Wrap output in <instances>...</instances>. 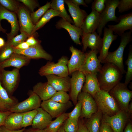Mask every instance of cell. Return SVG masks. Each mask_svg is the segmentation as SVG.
<instances>
[{
	"label": "cell",
	"instance_id": "1",
	"mask_svg": "<svg viewBox=\"0 0 132 132\" xmlns=\"http://www.w3.org/2000/svg\"><path fill=\"white\" fill-rule=\"evenodd\" d=\"M99 73L97 77L100 90L108 92L120 82L122 76L119 68L109 63H105Z\"/></svg>",
	"mask_w": 132,
	"mask_h": 132
},
{
	"label": "cell",
	"instance_id": "2",
	"mask_svg": "<svg viewBox=\"0 0 132 132\" xmlns=\"http://www.w3.org/2000/svg\"><path fill=\"white\" fill-rule=\"evenodd\" d=\"M132 32L130 30L125 32L121 36L119 47L114 51L108 52L104 62V63H109L114 64L119 68L122 74L126 73L123 63L124 51L127 45L132 40Z\"/></svg>",
	"mask_w": 132,
	"mask_h": 132
},
{
	"label": "cell",
	"instance_id": "3",
	"mask_svg": "<svg viewBox=\"0 0 132 132\" xmlns=\"http://www.w3.org/2000/svg\"><path fill=\"white\" fill-rule=\"evenodd\" d=\"M102 114L114 115L121 110L117 102L109 92L100 90L93 96Z\"/></svg>",
	"mask_w": 132,
	"mask_h": 132
},
{
	"label": "cell",
	"instance_id": "4",
	"mask_svg": "<svg viewBox=\"0 0 132 132\" xmlns=\"http://www.w3.org/2000/svg\"><path fill=\"white\" fill-rule=\"evenodd\" d=\"M68 61L66 57L63 56L56 63L48 62L40 68L39 73L41 76L54 75L61 77H67L69 75L67 66Z\"/></svg>",
	"mask_w": 132,
	"mask_h": 132
},
{
	"label": "cell",
	"instance_id": "5",
	"mask_svg": "<svg viewBox=\"0 0 132 132\" xmlns=\"http://www.w3.org/2000/svg\"><path fill=\"white\" fill-rule=\"evenodd\" d=\"M109 93L116 100L121 110L128 113V107L132 98V91L124 83L120 82Z\"/></svg>",
	"mask_w": 132,
	"mask_h": 132
},
{
	"label": "cell",
	"instance_id": "6",
	"mask_svg": "<svg viewBox=\"0 0 132 132\" xmlns=\"http://www.w3.org/2000/svg\"><path fill=\"white\" fill-rule=\"evenodd\" d=\"M119 0H106L105 7L100 13L99 24L97 29L99 35H101L103 29L107 23L109 21H114L118 22V17L115 15V11L117 7Z\"/></svg>",
	"mask_w": 132,
	"mask_h": 132
},
{
	"label": "cell",
	"instance_id": "7",
	"mask_svg": "<svg viewBox=\"0 0 132 132\" xmlns=\"http://www.w3.org/2000/svg\"><path fill=\"white\" fill-rule=\"evenodd\" d=\"M130 117V115L128 113L120 110L112 116L102 114V121L110 125L114 132H123Z\"/></svg>",
	"mask_w": 132,
	"mask_h": 132
},
{
	"label": "cell",
	"instance_id": "8",
	"mask_svg": "<svg viewBox=\"0 0 132 132\" xmlns=\"http://www.w3.org/2000/svg\"><path fill=\"white\" fill-rule=\"evenodd\" d=\"M3 19L7 20L11 27L10 33L7 34V40H11L17 34L20 29L16 14L8 10L0 4V32L5 33L7 30L3 28L1 22Z\"/></svg>",
	"mask_w": 132,
	"mask_h": 132
},
{
	"label": "cell",
	"instance_id": "9",
	"mask_svg": "<svg viewBox=\"0 0 132 132\" xmlns=\"http://www.w3.org/2000/svg\"><path fill=\"white\" fill-rule=\"evenodd\" d=\"M82 103L80 117L88 119L98 110L96 102L93 97L89 94L84 92L80 93L77 97V101Z\"/></svg>",
	"mask_w": 132,
	"mask_h": 132
},
{
	"label": "cell",
	"instance_id": "10",
	"mask_svg": "<svg viewBox=\"0 0 132 132\" xmlns=\"http://www.w3.org/2000/svg\"><path fill=\"white\" fill-rule=\"evenodd\" d=\"M99 52V50H96L86 53L84 62L79 71L84 74L99 72L102 67L97 56Z\"/></svg>",
	"mask_w": 132,
	"mask_h": 132
},
{
	"label": "cell",
	"instance_id": "11",
	"mask_svg": "<svg viewBox=\"0 0 132 132\" xmlns=\"http://www.w3.org/2000/svg\"><path fill=\"white\" fill-rule=\"evenodd\" d=\"M72 106V104L70 101L66 103H62L49 99L43 101L41 102L40 107L53 118H56L65 113Z\"/></svg>",
	"mask_w": 132,
	"mask_h": 132
},
{
	"label": "cell",
	"instance_id": "12",
	"mask_svg": "<svg viewBox=\"0 0 132 132\" xmlns=\"http://www.w3.org/2000/svg\"><path fill=\"white\" fill-rule=\"evenodd\" d=\"M41 100L39 97L33 92L28 98L17 103L10 111L13 112L24 113L36 109L40 107Z\"/></svg>",
	"mask_w": 132,
	"mask_h": 132
},
{
	"label": "cell",
	"instance_id": "13",
	"mask_svg": "<svg viewBox=\"0 0 132 132\" xmlns=\"http://www.w3.org/2000/svg\"><path fill=\"white\" fill-rule=\"evenodd\" d=\"M70 78V94L71 99L75 105L77 102V97L81 92L85 81V76L82 72L77 71L72 72Z\"/></svg>",
	"mask_w": 132,
	"mask_h": 132
},
{
	"label": "cell",
	"instance_id": "14",
	"mask_svg": "<svg viewBox=\"0 0 132 132\" xmlns=\"http://www.w3.org/2000/svg\"><path fill=\"white\" fill-rule=\"evenodd\" d=\"M19 75V69L9 71L0 69V81L7 92H12L16 87Z\"/></svg>",
	"mask_w": 132,
	"mask_h": 132
},
{
	"label": "cell",
	"instance_id": "15",
	"mask_svg": "<svg viewBox=\"0 0 132 132\" xmlns=\"http://www.w3.org/2000/svg\"><path fill=\"white\" fill-rule=\"evenodd\" d=\"M17 14L20 31L24 32L28 37L33 35L35 25L32 22L30 14L28 10L23 6H20Z\"/></svg>",
	"mask_w": 132,
	"mask_h": 132
},
{
	"label": "cell",
	"instance_id": "16",
	"mask_svg": "<svg viewBox=\"0 0 132 132\" xmlns=\"http://www.w3.org/2000/svg\"><path fill=\"white\" fill-rule=\"evenodd\" d=\"M13 47L14 53L23 55L30 59L42 58L51 60L53 59L52 56L44 49L40 44L30 46L24 50Z\"/></svg>",
	"mask_w": 132,
	"mask_h": 132
},
{
	"label": "cell",
	"instance_id": "17",
	"mask_svg": "<svg viewBox=\"0 0 132 132\" xmlns=\"http://www.w3.org/2000/svg\"><path fill=\"white\" fill-rule=\"evenodd\" d=\"M69 50L72 55L67 66L69 74L70 75L74 71L80 70L84 62L86 53L73 46L70 47Z\"/></svg>",
	"mask_w": 132,
	"mask_h": 132
},
{
	"label": "cell",
	"instance_id": "18",
	"mask_svg": "<svg viewBox=\"0 0 132 132\" xmlns=\"http://www.w3.org/2000/svg\"><path fill=\"white\" fill-rule=\"evenodd\" d=\"M119 21L116 24L109 25L108 28L114 33L121 36L127 30L132 31V12L121 15L118 17Z\"/></svg>",
	"mask_w": 132,
	"mask_h": 132
},
{
	"label": "cell",
	"instance_id": "19",
	"mask_svg": "<svg viewBox=\"0 0 132 132\" xmlns=\"http://www.w3.org/2000/svg\"><path fill=\"white\" fill-rule=\"evenodd\" d=\"M83 47L82 51H86L87 47L91 50L100 51L102 44V38L96 32L92 33H83L81 36Z\"/></svg>",
	"mask_w": 132,
	"mask_h": 132
},
{
	"label": "cell",
	"instance_id": "20",
	"mask_svg": "<svg viewBox=\"0 0 132 132\" xmlns=\"http://www.w3.org/2000/svg\"><path fill=\"white\" fill-rule=\"evenodd\" d=\"M56 28L65 29L68 32L70 37L73 42L77 44L81 45V43L79 38L82 36L83 32L81 28L73 25L70 23L63 18H61L55 24Z\"/></svg>",
	"mask_w": 132,
	"mask_h": 132
},
{
	"label": "cell",
	"instance_id": "21",
	"mask_svg": "<svg viewBox=\"0 0 132 132\" xmlns=\"http://www.w3.org/2000/svg\"><path fill=\"white\" fill-rule=\"evenodd\" d=\"M118 36V35L113 34L112 31L108 28L106 27L104 28L102 47L98 57L101 63H104L111 45L113 41L117 39Z\"/></svg>",
	"mask_w": 132,
	"mask_h": 132
},
{
	"label": "cell",
	"instance_id": "22",
	"mask_svg": "<svg viewBox=\"0 0 132 132\" xmlns=\"http://www.w3.org/2000/svg\"><path fill=\"white\" fill-rule=\"evenodd\" d=\"M47 83L56 91H63L66 92L70 90V78L68 76L62 77L54 75L45 76Z\"/></svg>",
	"mask_w": 132,
	"mask_h": 132
},
{
	"label": "cell",
	"instance_id": "23",
	"mask_svg": "<svg viewBox=\"0 0 132 132\" xmlns=\"http://www.w3.org/2000/svg\"><path fill=\"white\" fill-rule=\"evenodd\" d=\"M36 109L37 112L33 119L32 128L34 129L44 130L49 124L53 118L41 107Z\"/></svg>",
	"mask_w": 132,
	"mask_h": 132
},
{
	"label": "cell",
	"instance_id": "24",
	"mask_svg": "<svg viewBox=\"0 0 132 132\" xmlns=\"http://www.w3.org/2000/svg\"><path fill=\"white\" fill-rule=\"evenodd\" d=\"M67 5L68 11L71 16L74 25L81 28L82 24L88 14L84 10L80 9L79 6L74 4L70 0H64Z\"/></svg>",
	"mask_w": 132,
	"mask_h": 132
},
{
	"label": "cell",
	"instance_id": "25",
	"mask_svg": "<svg viewBox=\"0 0 132 132\" xmlns=\"http://www.w3.org/2000/svg\"><path fill=\"white\" fill-rule=\"evenodd\" d=\"M100 14L92 10L90 13L85 18L81 29L83 33H92L96 32L99 22Z\"/></svg>",
	"mask_w": 132,
	"mask_h": 132
},
{
	"label": "cell",
	"instance_id": "26",
	"mask_svg": "<svg viewBox=\"0 0 132 132\" xmlns=\"http://www.w3.org/2000/svg\"><path fill=\"white\" fill-rule=\"evenodd\" d=\"M30 60L24 55L13 53L8 59L0 63V69L10 66L19 69L28 64Z\"/></svg>",
	"mask_w": 132,
	"mask_h": 132
},
{
	"label": "cell",
	"instance_id": "27",
	"mask_svg": "<svg viewBox=\"0 0 132 132\" xmlns=\"http://www.w3.org/2000/svg\"><path fill=\"white\" fill-rule=\"evenodd\" d=\"M98 73H87L84 74L85 83L83 86L82 92L88 93L93 97L100 89L97 75Z\"/></svg>",
	"mask_w": 132,
	"mask_h": 132
},
{
	"label": "cell",
	"instance_id": "28",
	"mask_svg": "<svg viewBox=\"0 0 132 132\" xmlns=\"http://www.w3.org/2000/svg\"><path fill=\"white\" fill-rule=\"evenodd\" d=\"M33 91L43 101L50 99L57 92L47 82L37 83L33 87Z\"/></svg>",
	"mask_w": 132,
	"mask_h": 132
},
{
	"label": "cell",
	"instance_id": "29",
	"mask_svg": "<svg viewBox=\"0 0 132 132\" xmlns=\"http://www.w3.org/2000/svg\"><path fill=\"white\" fill-rule=\"evenodd\" d=\"M23 113L11 112L6 118L4 126L7 129L13 130L20 129Z\"/></svg>",
	"mask_w": 132,
	"mask_h": 132
},
{
	"label": "cell",
	"instance_id": "30",
	"mask_svg": "<svg viewBox=\"0 0 132 132\" xmlns=\"http://www.w3.org/2000/svg\"><path fill=\"white\" fill-rule=\"evenodd\" d=\"M17 103L14 99L9 96L0 81V110L5 111H10Z\"/></svg>",
	"mask_w": 132,
	"mask_h": 132
},
{
	"label": "cell",
	"instance_id": "31",
	"mask_svg": "<svg viewBox=\"0 0 132 132\" xmlns=\"http://www.w3.org/2000/svg\"><path fill=\"white\" fill-rule=\"evenodd\" d=\"M102 117L101 112L98 110L84 123L89 132H99Z\"/></svg>",
	"mask_w": 132,
	"mask_h": 132
},
{
	"label": "cell",
	"instance_id": "32",
	"mask_svg": "<svg viewBox=\"0 0 132 132\" xmlns=\"http://www.w3.org/2000/svg\"><path fill=\"white\" fill-rule=\"evenodd\" d=\"M64 0H53L51 1V9L54 10L59 13L60 17L70 23L74 24L73 20L68 14L65 8Z\"/></svg>",
	"mask_w": 132,
	"mask_h": 132
},
{
	"label": "cell",
	"instance_id": "33",
	"mask_svg": "<svg viewBox=\"0 0 132 132\" xmlns=\"http://www.w3.org/2000/svg\"><path fill=\"white\" fill-rule=\"evenodd\" d=\"M69 113H64L52 121L49 124L44 130L46 132H57L63 125L65 121L68 118Z\"/></svg>",
	"mask_w": 132,
	"mask_h": 132
},
{
	"label": "cell",
	"instance_id": "34",
	"mask_svg": "<svg viewBox=\"0 0 132 132\" xmlns=\"http://www.w3.org/2000/svg\"><path fill=\"white\" fill-rule=\"evenodd\" d=\"M56 16L60 17L59 13L52 9H49L35 25L33 33L43 27L52 18Z\"/></svg>",
	"mask_w": 132,
	"mask_h": 132
},
{
	"label": "cell",
	"instance_id": "35",
	"mask_svg": "<svg viewBox=\"0 0 132 132\" xmlns=\"http://www.w3.org/2000/svg\"><path fill=\"white\" fill-rule=\"evenodd\" d=\"M51 2H47L36 11L31 13L30 14L31 20L34 25H35L38 22L49 9L50 8Z\"/></svg>",
	"mask_w": 132,
	"mask_h": 132
},
{
	"label": "cell",
	"instance_id": "36",
	"mask_svg": "<svg viewBox=\"0 0 132 132\" xmlns=\"http://www.w3.org/2000/svg\"><path fill=\"white\" fill-rule=\"evenodd\" d=\"M127 66V71L126 73L124 84L127 86L132 79V46L130 45L128 57L126 61Z\"/></svg>",
	"mask_w": 132,
	"mask_h": 132
},
{
	"label": "cell",
	"instance_id": "37",
	"mask_svg": "<svg viewBox=\"0 0 132 132\" xmlns=\"http://www.w3.org/2000/svg\"><path fill=\"white\" fill-rule=\"evenodd\" d=\"M17 0H0V4L11 12L17 14L21 6Z\"/></svg>",
	"mask_w": 132,
	"mask_h": 132
},
{
	"label": "cell",
	"instance_id": "38",
	"mask_svg": "<svg viewBox=\"0 0 132 132\" xmlns=\"http://www.w3.org/2000/svg\"><path fill=\"white\" fill-rule=\"evenodd\" d=\"M37 112L36 109L24 112L22 117V128L32 125L34 118Z\"/></svg>",
	"mask_w": 132,
	"mask_h": 132
},
{
	"label": "cell",
	"instance_id": "39",
	"mask_svg": "<svg viewBox=\"0 0 132 132\" xmlns=\"http://www.w3.org/2000/svg\"><path fill=\"white\" fill-rule=\"evenodd\" d=\"M14 52L13 47L6 42L5 45L0 49V63L9 58Z\"/></svg>",
	"mask_w": 132,
	"mask_h": 132
},
{
	"label": "cell",
	"instance_id": "40",
	"mask_svg": "<svg viewBox=\"0 0 132 132\" xmlns=\"http://www.w3.org/2000/svg\"><path fill=\"white\" fill-rule=\"evenodd\" d=\"M78 120H73L69 118L67 119L65 121L63 125L65 131L66 132H77L78 128Z\"/></svg>",
	"mask_w": 132,
	"mask_h": 132
},
{
	"label": "cell",
	"instance_id": "41",
	"mask_svg": "<svg viewBox=\"0 0 132 132\" xmlns=\"http://www.w3.org/2000/svg\"><path fill=\"white\" fill-rule=\"evenodd\" d=\"M70 97L66 92L63 91H58L55 93L50 99L57 102L66 103L69 101Z\"/></svg>",
	"mask_w": 132,
	"mask_h": 132
},
{
	"label": "cell",
	"instance_id": "42",
	"mask_svg": "<svg viewBox=\"0 0 132 132\" xmlns=\"http://www.w3.org/2000/svg\"><path fill=\"white\" fill-rule=\"evenodd\" d=\"M21 33L6 42L12 47H15L21 43L25 42L29 37L24 32L20 31Z\"/></svg>",
	"mask_w": 132,
	"mask_h": 132
},
{
	"label": "cell",
	"instance_id": "43",
	"mask_svg": "<svg viewBox=\"0 0 132 132\" xmlns=\"http://www.w3.org/2000/svg\"><path fill=\"white\" fill-rule=\"evenodd\" d=\"M75 106L72 111L69 113L68 118L73 120H78L81 114L82 106L81 102L77 101Z\"/></svg>",
	"mask_w": 132,
	"mask_h": 132
},
{
	"label": "cell",
	"instance_id": "44",
	"mask_svg": "<svg viewBox=\"0 0 132 132\" xmlns=\"http://www.w3.org/2000/svg\"><path fill=\"white\" fill-rule=\"evenodd\" d=\"M117 7L120 13L128 11L132 8V0H119Z\"/></svg>",
	"mask_w": 132,
	"mask_h": 132
},
{
	"label": "cell",
	"instance_id": "45",
	"mask_svg": "<svg viewBox=\"0 0 132 132\" xmlns=\"http://www.w3.org/2000/svg\"><path fill=\"white\" fill-rule=\"evenodd\" d=\"M106 0H94L92 4L91 9L100 13L105 7Z\"/></svg>",
	"mask_w": 132,
	"mask_h": 132
},
{
	"label": "cell",
	"instance_id": "46",
	"mask_svg": "<svg viewBox=\"0 0 132 132\" xmlns=\"http://www.w3.org/2000/svg\"><path fill=\"white\" fill-rule=\"evenodd\" d=\"M19 2H22L31 11L33 12L36 8L39 6L38 2L34 0H19Z\"/></svg>",
	"mask_w": 132,
	"mask_h": 132
},
{
	"label": "cell",
	"instance_id": "47",
	"mask_svg": "<svg viewBox=\"0 0 132 132\" xmlns=\"http://www.w3.org/2000/svg\"><path fill=\"white\" fill-rule=\"evenodd\" d=\"M99 132H114L110 125L101 120Z\"/></svg>",
	"mask_w": 132,
	"mask_h": 132
},
{
	"label": "cell",
	"instance_id": "48",
	"mask_svg": "<svg viewBox=\"0 0 132 132\" xmlns=\"http://www.w3.org/2000/svg\"><path fill=\"white\" fill-rule=\"evenodd\" d=\"M11 112L10 111H5L0 110V127L4 126V121L6 118Z\"/></svg>",
	"mask_w": 132,
	"mask_h": 132
},
{
	"label": "cell",
	"instance_id": "49",
	"mask_svg": "<svg viewBox=\"0 0 132 132\" xmlns=\"http://www.w3.org/2000/svg\"><path fill=\"white\" fill-rule=\"evenodd\" d=\"M33 35L29 37L25 41L30 46H33L40 44V42L36 39Z\"/></svg>",
	"mask_w": 132,
	"mask_h": 132
},
{
	"label": "cell",
	"instance_id": "50",
	"mask_svg": "<svg viewBox=\"0 0 132 132\" xmlns=\"http://www.w3.org/2000/svg\"><path fill=\"white\" fill-rule=\"evenodd\" d=\"M77 132H89L86 127L83 121L78 120V128Z\"/></svg>",
	"mask_w": 132,
	"mask_h": 132
},
{
	"label": "cell",
	"instance_id": "51",
	"mask_svg": "<svg viewBox=\"0 0 132 132\" xmlns=\"http://www.w3.org/2000/svg\"><path fill=\"white\" fill-rule=\"evenodd\" d=\"M25 129V128H23L22 129L18 130H11L7 129L4 126H2L0 127V132H23Z\"/></svg>",
	"mask_w": 132,
	"mask_h": 132
},
{
	"label": "cell",
	"instance_id": "52",
	"mask_svg": "<svg viewBox=\"0 0 132 132\" xmlns=\"http://www.w3.org/2000/svg\"><path fill=\"white\" fill-rule=\"evenodd\" d=\"M30 46L26 42H24L17 45L15 48L20 49L24 50L27 49Z\"/></svg>",
	"mask_w": 132,
	"mask_h": 132
},
{
	"label": "cell",
	"instance_id": "53",
	"mask_svg": "<svg viewBox=\"0 0 132 132\" xmlns=\"http://www.w3.org/2000/svg\"><path fill=\"white\" fill-rule=\"evenodd\" d=\"M76 6H79L80 5H82L86 7L88 6L83 0H70Z\"/></svg>",
	"mask_w": 132,
	"mask_h": 132
},
{
	"label": "cell",
	"instance_id": "54",
	"mask_svg": "<svg viewBox=\"0 0 132 132\" xmlns=\"http://www.w3.org/2000/svg\"><path fill=\"white\" fill-rule=\"evenodd\" d=\"M23 132H46L44 129L41 130L38 129H34L32 128L25 129Z\"/></svg>",
	"mask_w": 132,
	"mask_h": 132
},
{
	"label": "cell",
	"instance_id": "55",
	"mask_svg": "<svg viewBox=\"0 0 132 132\" xmlns=\"http://www.w3.org/2000/svg\"><path fill=\"white\" fill-rule=\"evenodd\" d=\"M127 124L124 132H132V124L131 122L129 121Z\"/></svg>",
	"mask_w": 132,
	"mask_h": 132
},
{
	"label": "cell",
	"instance_id": "56",
	"mask_svg": "<svg viewBox=\"0 0 132 132\" xmlns=\"http://www.w3.org/2000/svg\"><path fill=\"white\" fill-rule=\"evenodd\" d=\"M128 113L130 115L132 114V102L129 104L128 107Z\"/></svg>",
	"mask_w": 132,
	"mask_h": 132
},
{
	"label": "cell",
	"instance_id": "57",
	"mask_svg": "<svg viewBox=\"0 0 132 132\" xmlns=\"http://www.w3.org/2000/svg\"><path fill=\"white\" fill-rule=\"evenodd\" d=\"M5 42L2 38L0 37V49L5 44Z\"/></svg>",
	"mask_w": 132,
	"mask_h": 132
},
{
	"label": "cell",
	"instance_id": "58",
	"mask_svg": "<svg viewBox=\"0 0 132 132\" xmlns=\"http://www.w3.org/2000/svg\"><path fill=\"white\" fill-rule=\"evenodd\" d=\"M57 132H66L64 129L63 125L60 127Z\"/></svg>",
	"mask_w": 132,
	"mask_h": 132
},
{
	"label": "cell",
	"instance_id": "59",
	"mask_svg": "<svg viewBox=\"0 0 132 132\" xmlns=\"http://www.w3.org/2000/svg\"><path fill=\"white\" fill-rule=\"evenodd\" d=\"M93 0H86L84 1L85 3L86 4H89L93 2Z\"/></svg>",
	"mask_w": 132,
	"mask_h": 132
}]
</instances>
